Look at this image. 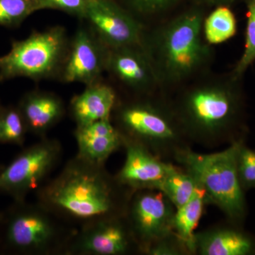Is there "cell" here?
Wrapping results in <instances>:
<instances>
[{
	"label": "cell",
	"mask_w": 255,
	"mask_h": 255,
	"mask_svg": "<svg viewBox=\"0 0 255 255\" xmlns=\"http://www.w3.org/2000/svg\"><path fill=\"white\" fill-rule=\"evenodd\" d=\"M237 31L236 16L230 6H217L203 22V33L208 44L216 45L231 39Z\"/></svg>",
	"instance_id": "21"
},
{
	"label": "cell",
	"mask_w": 255,
	"mask_h": 255,
	"mask_svg": "<svg viewBox=\"0 0 255 255\" xmlns=\"http://www.w3.org/2000/svg\"><path fill=\"white\" fill-rule=\"evenodd\" d=\"M243 142L238 140L221 152L200 154L190 150L178 152L177 159L204 189L206 197L228 218L240 221L246 214L244 190L238 172V155Z\"/></svg>",
	"instance_id": "5"
},
{
	"label": "cell",
	"mask_w": 255,
	"mask_h": 255,
	"mask_svg": "<svg viewBox=\"0 0 255 255\" xmlns=\"http://www.w3.org/2000/svg\"><path fill=\"white\" fill-rule=\"evenodd\" d=\"M74 135L78 145L77 155L95 164H105L110 155L124 145L123 135L112 119L76 127Z\"/></svg>",
	"instance_id": "15"
},
{
	"label": "cell",
	"mask_w": 255,
	"mask_h": 255,
	"mask_svg": "<svg viewBox=\"0 0 255 255\" xmlns=\"http://www.w3.org/2000/svg\"><path fill=\"white\" fill-rule=\"evenodd\" d=\"M206 2L214 5V6H231L234 4L237 0H205Z\"/></svg>",
	"instance_id": "28"
},
{
	"label": "cell",
	"mask_w": 255,
	"mask_h": 255,
	"mask_svg": "<svg viewBox=\"0 0 255 255\" xmlns=\"http://www.w3.org/2000/svg\"><path fill=\"white\" fill-rule=\"evenodd\" d=\"M254 250L251 238L236 230H216L196 236V252L203 255H247Z\"/></svg>",
	"instance_id": "18"
},
{
	"label": "cell",
	"mask_w": 255,
	"mask_h": 255,
	"mask_svg": "<svg viewBox=\"0 0 255 255\" xmlns=\"http://www.w3.org/2000/svg\"><path fill=\"white\" fill-rule=\"evenodd\" d=\"M121 187L104 164L76 155L56 177L36 191L37 202L67 223L82 226L107 216L126 214L119 201Z\"/></svg>",
	"instance_id": "1"
},
{
	"label": "cell",
	"mask_w": 255,
	"mask_h": 255,
	"mask_svg": "<svg viewBox=\"0 0 255 255\" xmlns=\"http://www.w3.org/2000/svg\"><path fill=\"white\" fill-rule=\"evenodd\" d=\"M134 244H137L136 241L126 214L115 215L80 226L70 242L65 255H125Z\"/></svg>",
	"instance_id": "8"
},
{
	"label": "cell",
	"mask_w": 255,
	"mask_h": 255,
	"mask_svg": "<svg viewBox=\"0 0 255 255\" xmlns=\"http://www.w3.org/2000/svg\"><path fill=\"white\" fill-rule=\"evenodd\" d=\"M2 105H1V102H0V110H1V107H2Z\"/></svg>",
	"instance_id": "30"
},
{
	"label": "cell",
	"mask_w": 255,
	"mask_h": 255,
	"mask_svg": "<svg viewBox=\"0 0 255 255\" xmlns=\"http://www.w3.org/2000/svg\"><path fill=\"white\" fill-rule=\"evenodd\" d=\"M28 132L18 106H2L0 110V144L22 146Z\"/></svg>",
	"instance_id": "22"
},
{
	"label": "cell",
	"mask_w": 255,
	"mask_h": 255,
	"mask_svg": "<svg viewBox=\"0 0 255 255\" xmlns=\"http://www.w3.org/2000/svg\"><path fill=\"white\" fill-rule=\"evenodd\" d=\"M127 206L126 216L139 247L144 250L173 231L174 210L161 191L137 190Z\"/></svg>",
	"instance_id": "9"
},
{
	"label": "cell",
	"mask_w": 255,
	"mask_h": 255,
	"mask_svg": "<svg viewBox=\"0 0 255 255\" xmlns=\"http://www.w3.org/2000/svg\"><path fill=\"white\" fill-rule=\"evenodd\" d=\"M36 11V0H0V26L18 27Z\"/></svg>",
	"instance_id": "23"
},
{
	"label": "cell",
	"mask_w": 255,
	"mask_h": 255,
	"mask_svg": "<svg viewBox=\"0 0 255 255\" xmlns=\"http://www.w3.org/2000/svg\"><path fill=\"white\" fill-rule=\"evenodd\" d=\"M241 80L231 73L223 80L189 90L179 107L181 122L188 131L212 140L237 127L244 106Z\"/></svg>",
	"instance_id": "4"
},
{
	"label": "cell",
	"mask_w": 255,
	"mask_h": 255,
	"mask_svg": "<svg viewBox=\"0 0 255 255\" xmlns=\"http://www.w3.org/2000/svg\"><path fill=\"white\" fill-rule=\"evenodd\" d=\"M70 44L66 28L60 25L13 41L9 51L0 56V82L18 78L35 82L60 79Z\"/></svg>",
	"instance_id": "6"
},
{
	"label": "cell",
	"mask_w": 255,
	"mask_h": 255,
	"mask_svg": "<svg viewBox=\"0 0 255 255\" xmlns=\"http://www.w3.org/2000/svg\"><path fill=\"white\" fill-rule=\"evenodd\" d=\"M109 51L91 28H79L70 41L59 80L64 83H81L85 86L100 82L107 71Z\"/></svg>",
	"instance_id": "12"
},
{
	"label": "cell",
	"mask_w": 255,
	"mask_h": 255,
	"mask_svg": "<svg viewBox=\"0 0 255 255\" xmlns=\"http://www.w3.org/2000/svg\"><path fill=\"white\" fill-rule=\"evenodd\" d=\"M107 71L135 91H146L159 82L143 46L110 49Z\"/></svg>",
	"instance_id": "14"
},
{
	"label": "cell",
	"mask_w": 255,
	"mask_h": 255,
	"mask_svg": "<svg viewBox=\"0 0 255 255\" xmlns=\"http://www.w3.org/2000/svg\"><path fill=\"white\" fill-rule=\"evenodd\" d=\"M116 105L117 95L114 89L100 81L87 85L83 92L73 97L70 109L78 127L112 119Z\"/></svg>",
	"instance_id": "17"
},
{
	"label": "cell",
	"mask_w": 255,
	"mask_h": 255,
	"mask_svg": "<svg viewBox=\"0 0 255 255\" xmlns=\"http://www.w3.org/2000/svg\"><path fill=\"white\" fill-rule=\"evenodd\" d=\"M124 145L126 159L116 177L117 180L121 185L132 190H155L165 175L168 164L154 157L147 147L139 142L124 137Z\"/></svg>",
	"instance_id": "13"
},
{
	"label": "cell",
	"mask_w": 255,
	"mask_h": 255,
	"mask_svg": "<svg viewBox=\"0 0 255 255\" xmlns=\"http://www.w3.org/2000/svg\"><path fill=\"white\" fill-rule=\"evenodd\" d=\"M1 212H0V222H1Z\"/></svg>",
	"instance_id": "31"
},
{
	"label": "cell",
	"mask_w": 255,
	"mask_h": 255,
	"mask_svg": "<svg viewBox=\"0 0 255 255\" xmlns=\"http://www.w3.org/2000/svg\"><path fill=\"white\" fill-rule=\"evenodd\" d=\"M204 189L198 186L194 195L180 208L176 209L173 220V231L181 243L190 252H196V227L202 215L205 203Z\"/></svg>",
	"instance_id": "19"
},
{
	"label": "cell",
	"mask_w": 255,
	"mask_h": 255,
	"mask_svg": "<svg viewBox=\"0 0 255 255\" xmlns=\"http://www.w3.org/2000/svg\"><path fill=\"white\" fill-rule=\"evenodd\" d=\"M28 132L41 137L62 120L65 104L58 95L50 92L32 90L26 92L18 103Z\"/></svg>",
	"instance_id": "16"
},
{
	"label": "cell",
	"mask_w": 255,
	"mask_h": 255,
	"mask_svg": "<svg viewBox=\"0 0 255 255\" xmlns=\"http://www.w3.org/2000/svg\"><path fill=\"white\" fill-rule=\"evenodd\" d=\"M119 131L126 138L147 145L175 142L177 128L170 117L158 107L145 102H132L117 108Z\"/></svg>",
	"instance_id": "11"
},
{
	"label": "cell",
	"mask_w": 255,
	"mask_h": 255,
	"mask_svg": "<svg viewBox=\"0 0 255 255\" xmlns=\"http://www.w3.org/2000/svg\"><path fill=\"white\" fill-rule=\"evenodd\" d=\"M63 146L55 138L41 137L26 147L0 170V193L24 201L30 193L38 190L58 165Z\"/></svg>",
	"instance_id": "7"
},
{
	"label": "cell",
	"mask_w": 255,
	"mask_h": 255,
	"mask_svg": "<svg viewBox=\"0 0 255 255\" xmlns=\"http://www.w3.org/2000/svg\"><path fill=\"white\" fill-rule=\"evenodd\" d=\"M3 165L2 164H0V170H1V169H2Z\"/></svg>",
	"instance_id": "29"
},
{
	"label": "cell",
	"mask_w": 255,
	"mask_h": 255,
	"mask_svg": "<svg viewBox=\"0 0 255 255\" xmlns=\"http://www.w3.org/2000/svg\"><path fill=\"white\" fill-rule=\"evenodd\" d=\"M238 172L243 190L255 189V151L243 142L238 151Z\"/></svg>",
	"instance_id": "26"
},
{
	"label": "cell",
	"mask_w": 255,
	"mask_h": 255,
	"mask_svg": "<svg viewBox=\"0 0 255 255\" xmlns=\"http://www.w3.org/2000/svg\"><path fill=\"white\" fill-rule=\"evenodd\" d=\"M198 184L188 172H182L168 164L167 172L155 190L161 191L176 209L185 204L194 195Z\"/></svg>",
	"instance_id": "20"
},
{
	"label": "cell",
	"mask_w": 255,
	"mask_h": 255,
	"mask_svg": "<svg viewBox=\"0 0 255 255\" xmlns=\"http://www.w3.org/2000/svg\"><path fill=\"white\" fill-rule=\"evenodd\" d=\"M247 25L246 43L241 58L235 65L231 74L243 78L248 68L255 61V0H246Z\"/></svg>",
	"instance_id": "24"
},
{
	"label": "cell",
	"mask_w": 255,
	"mask_h": 255,
	"mask_svg": "<svg viewBox=\"0 0 255 255\" xmlns=\"http://www.w3.org/2000/svg\"><path fill=\"white\" fill-rule=\"evenodd\" d=\"M39 203L14 201L0 222V253L18 255H65L76 230Z\"/></svg>",
	"instance_id": "3"
},
{
	"label": "cell",
	"mask_w": 255,
	"mask_h": 255,
	"mask_svg": "<svg viewBox=\"0 0 255 255\" xmlns=\"http://www.w3.org/2000/svg\"><path fill=\"white\" fill-rule=\"evenodd\" d=\"M132 15L150 16L169 9L180 0H115Z\"/></svg>",
	"instance_id": "25"
},
{
	"label": "cell",
	"mask_w": 255,
	"mask_h": 255,
	"mask_svg": "<svg viewBox=\"0 0 255 255\" xmlns=\"http://www.w3.org/2000/svg\"><path fill=\"white\" fill-rule=\"evenodd\" d=\"M84 20L109 49L143 46L141 23L115 0H91Z\"/></svg>",
	"instance_id": "10"
},
{
	"label": "cell",
	"mask_w": 255,
	"mask_h": 255,
	"mask_svg": "<svg viewBox=\"0 0 255 255\" xmlns=\"http://www.w3.org/2000/svg\"><path fill=\"white\" fill-rule=\"evenodd\" d=\"M38 11L54 9L84 19L91 0H36Z\"/></svg>",
	"instance_id": "27"
},
{
	"label": "cell",
	"mask_w": 255,
	"mask_h": 255,
	"mask_svg": "<svg viewBox=\"0 0 255 255\" xmlns=\"http://www.w3.org/2000/svg\"><path fill=\"white\" fill-rule=\"evenodd\" d=\"M204 19L201 10H189L164 25L150 39L144 38V48L159 82L184 81L209 62L211 51L203 41Z\"/></svg>",
	"instance_id": "2"
}]
</instances>
